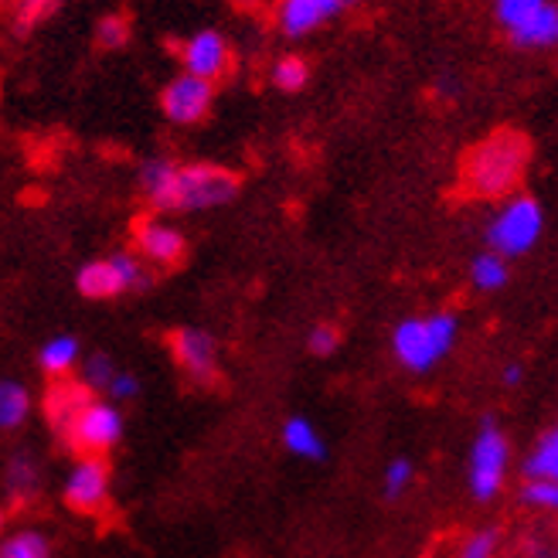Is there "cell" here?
I'll use <instances>...</instances> for the list:
<instances>
[{
  "mask_svg": "<svg viewBox=\"0 0 558 558\" xmlns=\"http://www.w3.org/2000/svg\"><path fill=\"white\" fill-rule=\"evenodd\" d=\"M144 198L160 211H208L235 198L239 178L215 163H174L167 157H150L140 167Z\"/></svg>",
  "mask_w": 558,
  "mask_h": 558,
  "instance_id": "cell-1",
  "label": "cell"
},
{
  "mask_svg": "<svg viewBox=\"0 0 558 558\" xmlns=\"http://www.w3.org/2000/svg\"><path fill=\"white\" fill-rule=\"evenodd\" d=\"M527 140L514 130H500L490 133L484 144H477L466 154V167H463V178L466 187L481 198H500V194H511L524 174V163H527Z\"/></svg>",
  "mask_w": 558,
  "mask_h": 558,
  "instance_id": "cell-2",
  "label": "cell"
},
{
  "mask_svg": "<svg viewBox=\"0 0 558 558\" xmlns=\"http://www.w3.org/2000/svg\"><path fill=\"white\" fill-rule=\"evenodd\" d=\"M460 324L453 314H426V317H409L392 330V354L402 368L426 375L439 361L453 351Z\"/></svg>",
  "mask_w": 558,
  "mask_h": 558,
  "instance_id": "cell-3",
  "label": "cell"
},
{
  "mask_svg": "<svg viewBox=\"0 0 558 558\" xmlns=\"http://www.w3.org/2000/svg\"><path fill=\"white\" fill-rule=\"evenodd\" d=\"M545 229V211L542 205L532 198V194H514L505 205H500L487 226V245L500 256H524L532 253L542 239Z\"/></svg>",
  "mask_w": 558,
  "mask_h": 558,
  "instance_id": "cell-4",
  "label": "cell"
},
{
  "mask_svg": "<svg viewBox=\"0 0 558 558\" xmlns=\"http://www.w3.org/2000/svg\"><path fill=\"white\" fill-rule=\"evenodd\" d=\"M508 463H511V446L508 436L494 426V418H484L470 442L466 457V487L477 500H494L508 481Z\"/></svg>",
  "mask_w": 558,
  "mask_h": 558,
  "instance_id": "cell-5",
  "label": "cell"
},
{
  "mask_svg": "<svg viewBox=\"0 0 558 558\" xmlns=\"http://www.w3.org/2000/svg\"><path fill=\"white\" fill-rule=\"evenodd\" d=\"M211 99H215V89L211 82L202 78V75H191V72H181L178 78H171L160 93V109L163 117L178 123V126H191V123H202L211 109Z\"/></svg>",
  "mask_w": 558,
  "mask_h": 558,
  "instance_id": "cell-6",
  "label": "cell"
},
{
  "mask_svg": "<svg viewBox=\"0 0 558 558\" xmlns=\"http://www.w3.org/2000/svg\"><path fill=\"white\" fill-rule=\"evenodd\" d=\"M120 436H123V415L109 402H89L69 429V439L86 453L109 450V446L120 442Z\"/></svg>",
  "mask_w": 558,
  "mask_h": 558,
  "instance_id": "cell-7",
  "label": "cell"
},
{
  "mask_svg": "<svg viewBox=\"0 0 558 558\" xmlns=\"http://www.w3.org/2000/svg\"><path fill=\"white\" fill-rule=\"evenodd\" d=\"M65 505L75 511H99L109 497V466L99 457H86L78 460L62 487Z\"/></svg>",
  "mask_w": 558,
  "mask_h": 558,
  "instance_id": "cell-8",
  "label": "cell"
},
{
  "mask_svg": "<svg viewBox=\"0 0 558 558\" xmlns=\"http://www.w3.org/2000/svg\"><path fill=\"white\" fill-rule=\"evenodd\" d=\"M171 351L174 361L184 368V375L198 385L215 381L218 375V348L215 338L205 330H194V327H181L174 338H171Z\"/></svg>",
  "mask_w": 558,
  "mask_h": 558,
  "instance_id": "cell-9",
  "label": "cell"
},
{
  "mask_svg": "<svg viewBox=\"0 0 558 558\" xmlns=\"http://www.w3.org/2000/svg\"><path fill=\"white\" fill-rule=\"evenodd\" d=\"M344 11L341 0H279L276 24L287 38H303Z\"/></svg>",
  "mask_w": 558,
  "mask_h": 558,
  "instance_id": "cell-10",
  "label": "cell"
},
{
  "mask_svg": "<svg viewBox=\"0 0 558 558\" xmlns=\"http://www.w3.org/2000/svg\"><path fill=\"white\" fill-rule=\"evenodd\" d=\"M181 62H184V72L215 82L221 72L229 69V41L221 38L218 32H198V35H191L181 45Z\"/></svg>",
  "mask_w": 558,
  "mask_h": 558,
  "instance_id": "cell-11",
  "label": "cell"
},
{
  "mask_svg": "<svg viewBox=\"0 0 558 558\" xmlns=\"http://www.w3.org/2000/svg\"><path fill=\"white\" fill-rule=\"evenodd\" d=\"M136 248H140V256H144L147 263L174 266L184 256V235L174 226H163V221L144 218L136 226Z\"/></svg>",
  "mask_w": 558,
  "mask_h": 558,
  "instance_id": "cell-12",
  "label": "cell"
},
{
  "mask_svg": "<svg viewBox=\"0 0 558 558\" xmlns=\"http://www.w3.org/2000/svg\"><path fill=\"white\" fill-rule=\"evenodd\" d=\"M75 287H78L82 296H89V300H109V296H120V293L130 290L126 276H123V266H120L117 256L86 263V266L78 269V276H75Z\"/></svg>",
  "mask_w": 558,
  "mask_h": 558,
  "instance_id": "cell-13",
  "label": "cell"
},
{
  "mask_svg": "<svg viewBox=\"0 0 558 558\" xmlns=\"http://www.w3.org/2000/svg\"><path fill=\"white\" fill-rule=\"evenodd\" d=\"M89 402L93 399H89V385L86 381H59V385L48 388L45 409H48L51 426L69 436V429H72V423L78 418V412L86 409Z\"/></svg>",
  "mask_w": 558,
  "mask_h": 558,
  "instance_id": "cell-14",
  "label": "cell"
},
{
  "mask_svg": "<svg viewBox=\"0 0 558 558\" xmlns=\"http://www.w3.org/2000/svg\"><path fill=\"white\" fill-rule=\"evenodd\" d=\"M508 35L518 48H555L558 45V4L548 0L545 8H538L521 24H514Z\"/></svg>",
  "mask_w": 558,
  "mask_h": 558,
  "instance_id": "cell-15",
  "label": "cell"
},
{
  "mask_svg": "<svg viewBox=\"0 0 558 558\" xmlns=\"http://www.w3.org/2000/svg\"><path fill=\"white\" fill-rule=\"evenodd\" d=\"M283 446L300 460H324V453H327L317 426L311 423V418H300V415H293L283 423Z\"/></svg>",
  "mask_w": 558,
  "mask_h": 558,
  "instance_id": "cell-16",
  "label": "cell"
},
{
  "mask_svg": "<svg viewBox=\"0 0 558 558\" xmlns=\"http://www.w3.org/2000/svg\"><path fill=\"white\" fill-rule=\"evenodd\" d=\"M524 477L558 481V426L545 429L535 442V450L524 457Z\"/></svg>",
  "mask_w": 558,
  "mask_h": 558,
  "instance_id": "cell-17",
  "label": "cell"
},
{
  "mask_svg": "<svg viewBox=\"0 0 558 558\" xmlns=\"http://www.w3.org/2000/svg\"><path fill=\"white\" fill-rule=\"evenodd\" d=\"M470 283L477 287L481 293H494L508 283V256L494 253V248H487V253L473 256L470 263Z\"/></svg>",
  "mask_w": 558,
  "mask_h": 558,
  "instance_id": "cell-18",
  "label": "cell"
},
{
  "mask_svg": "<svg viewBox=\"0 0 558 558\" xmlns=\"http://www.w3.org/2000/svg\"><path fill=\"white\" fill-rule=\"evenodd\" d=\"M4 481H8V497H14V500L32 497L35 487H38V481H41V470H38L35 457H32V453H24V450H17V453L8 460Z\"/></svg>",
  "mask_w": 558,
  "mask_h": 558,
  "instance_id": "cell-19",
  "label": "cell"
},
{
  "mask_svg": "<svg viewBox=\"0 0 558 558\" xmlns=\"http://www.w3.org/2000/svg\"><path fill=\"white\" fill-rule=\"evenodd\" d=\"M78 361V341L72 333H59V338H51L41 344L38 351V365L48 372V375H69Z\"/></svg>",
  "mask_w": 558,
  "mask_h": 558,
  "instance_id": "cell-20",
  "label": "cell"
},
{
  "mask_svg": "<svg viewBox=\"0 0 558 558\" xmlns=\"http://www.w3.org/2000/svg\"><path fill=\"white\" fill-rule=\"evenodd\" d=\"M27 412H32V396H27V388L21 381H0V426L8 433L17 429Z\"/></svg>",
  "mask_w": 558,
  "mask_h": 558,
  "instance_id": "cell-21",
  "label": "cell"
},
{
  "mask_svg": "<svg viewBox=\"0 0 558 558\" xmlns=\"http://www.w3.org/2000/svg\"><path fill=\"white\" fill-rule=\"evenodd\" d=\"M306 78H311V69H306V62L296 59V54H283V59L272 65V86L283 93H300L306 86Z\"/></svg>",
  "mask_w": 558,
  "mask_h": 558,
  "instance_id": "cell-22",
  "label": "cell"
},
{
  "mask_svg": "<svg viewBox=\"0 0 558 558\" xmlns=\"http://www.w3.org/2000/svg\"><path fill=\"white\" fill-rule=\"evenodd\" d=\"M48 538L41 532H17L0 545V558H48Z\"/></svg>",
  "mask_w": 558,
  "mask_h": 558,
  "instance_id": "cell-23",
  "label": "cell"
},
{
  "mask_svg": "<svg viewBox=\"0 0 558 558\" xmlns=\"http://www.w3.org/2000/svg\"><path fill=\"white\" fill-rule=\"evenodd\" d=\"M521 500H524L527 508H535V511L558 514V481L527 477V484H524V490H521Z\"/></svg>",
  "mask_w": 558,
  "mask_h": 558,
  "instance_id": "cell-24",
  "label": "cell"
},
{
  "mask_svg": "<svg viewBox=\"0 0 558 558\" xmlns=\"http://www.w3.org/2000/svg\"><path fill=\"white\" fill-rule=\"evenodd\" d=\"M117 372L120 368L109 361V354H93L86 361V368H82V381H86L93 392H109V385H113Z\"/></svg>",
  "mask_w": 558,
  "mask_h": 558,
  "instance_id": "cell-25",
  "label": "cell"
},
{
  "mask_svg": "<svg viewBox=\"0 0 558 558\" xmlns=\"http://www.w3.org/2000/svg\"><path fill=\"white\" fill-rule=\"evenodd\" d=\"M412 481H415L412 460H405V457H396L392 463L385 466V497H388V500L402 497V494L412 487Z\"/></svg>",
  "mask_w": 558,
  "mask_h": 558,
  "instance_id": "cell-26",
  "label": "cell"
},
{
  "mask_svg": "<svg viewBox=\"0 0 558 558\" xmlns=\"http://www.w3.org/2000/svg\"><path fill=\"white\" fill-rule=\"evenodd\" d=\"M545 4H548V0H494V14H497V21L511 32L514 24H521L527 14H535V11L545 8Z\"/></svg>",
  "mask_w": 558,
  "mask_h": 558,
  "instance_id": "cell-27",
  "label": "cell"
},
{
  "mask_svg": "<svg viewBox=\"0 0 558 558\" xmlns=\"http://www.w3.org/2000/svg\"><path fill=\"white\" fill-rule=\"evenodd\" d=\"M126 38H130V21L123 14H106V17H99V24H96V41L102 48H123Z\"/></svg>",
  "mask_w": 558,
  "mask_h": 558,
  "instance_id": "cell-28",
  "label": "cell"
},
{
  "mask_svg": "<svg viewBox=\"0 0 558 558\" xmlns=\"http://www.w3.org/2000/svg\"><path fill=\"white\" fill-rule=\"evenodd\" d=\"M54 4H59V0H21L17 11H14V27H17V35L32 32V27H35L45 14L54 11Z\"/></svg>",
  "mask_w": 558,
  "mask_h": 558,
  "instance_id": "cell-29",
  "label": "cell"
},
{
  "mask_svg": "<svg viewBox=\"0 0 558 558\" xmlns=\"http://www.w3.org/2000/svg\"><path fill=\"white\" fill-rule=\"evenodd\" d=\"M494 555H497V532H494V527L473 532L460 548V558H494Z\"/></svg>",
  "mask_w": 558,
  "mask_h": 558,
  "instance_id": "cell-30",
  "label": "cell"
},
{
  "mask_svg": "<svg viewBox=\"0 0 558 558\" xmlns=\"http://www.w3.org/2000/svg\"><path fill=\"white\" fill-rule=\"evenodd\" d=\"M338 330H333L330 324H320V327H314L311 330V338H306V348H311V354H317V357H327V354H333L338 351Z\"/></svg>",
  "mask_w": 558,
  "mask_h": 558,
  "instance_id": "cell-31",
  "label": "cell"
},
{
  "mask_svg": "<svg viewBox=\"0 0 558 558\" xmlns=\"http://www.w3.org/2000/svg\"><path fill=\"white\" fill-rule=\"evenodd\" d=\"M106 396L109 399H120V402H130V399L140 396V381L130 372H117V378H113V385H109Z\"/></svg>",
  "mask_w": 558,
  "mask_h": 558,
  "instance_id": "cell-32",
  "label": "cell"
},
{
  "mask_svg": "<svg viewBox=\"0 0 558 558\" xmlns=\"http://www.w3.org/2000/svg\"><path fill=\"white\" fill-rule=\"evenodd\" d=\"M436 89H439V96H450L453 99L457 96V78L453 75H439L436 78Z\"/></svg>",
  "mask_w": 558,
  "mask_h": 558,
  "instance_id": "cell-33",
  "label": "cell"
},
{
  "mask_svg": "<svg viewBox=\"0 0 558 558\" xmlns=\"http://www.w3.org/2000/svg\"><path fill=\"white\" fill-rule=\"evenodd\" d=\"M521 378H524V372H521V365H508L505 372H500V381H505L508 388H514V385H521Z\"/></svg>",
  "mask_w": 558,
  "mask_h": 558,
  "instance_id": "cell-34",
  "label": "cell"
},
{
  "mask_svg": "<svg viewBox=\"0 0 558 558\" xmlns=\"http://www.w3.org/2000/svg\"><path fill=\"white\" fill-rule=\"evenodd\" d=\"M341 4H344V8H354V4H361V0H341Z\"/></svg>",
  "mask_w": 558,
  "mask_h": 558,
  "instance_id": "cell-35",
  "label": "cell"
}]
</instances>
